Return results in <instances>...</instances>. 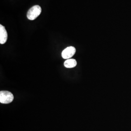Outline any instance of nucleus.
<instances>
[{"mask_svg": "<svg viewBox=\"0 0 131 131\" xmlns=\"http://www.w3.org/2000/svg\"><path fill=\"white\" fill-rule=\"evenodd\" d=\"M14 96L11 92L8 91H1L0 103L3 104H8L13 102Z\"/></svg>", "mask_w": 131, "mask_h": 131, "instance_id": "f257e3e1", "label": "nucleus"}, {"mask_svg": "<svg viewBox=\"0 0 131 131\" xmlns=\"http://www.w3.org/2000/svg\"><path fill=\"white\" fill-rule=\"evenodd\" d=\"M41 13V8L39 5H35L28 10L27 17L30 20H34L37 18Z\"/></svg>", "mask_w": 131, "mask_h": 131, "instance_id": "f03ea898", "label": "nucleus"}, {"mask_svg": "<svg viewBox=\"0 0 131 131\" xmlns=\"http://www.w3.org/2000/svg\"><path fill=\"white\" fill-rule=\"evenodd\" d=\"M76 52V49L73 46L66 48L64 49L63 52H62L61 56L63 58L65 59H69L71 58L74 55Z\"/></svg>", "mask_w": 131, "mask_h": 131, "instance_id": "7ed1b4c3", "label": "nucleus"}, {"mask_svg": "<svg viewBox=\"0 0 131 131\" xmlns=\"http://www.w3.org/2000/svg\"><path fill=\"white\" fill-rule=\"evenodd\" d=\"M7 33L5 27L2 25H0V43L4 44L7 41Z\"/></svg>", "mask_w": 131, "mask_h": 131, "instance_id": "20e7f679", "label": "nucleus"}, {"mask_svg": "<svg viewBox=\"0 0 131 131\" xmlns=\"http://www.w3.org/2000/svg\"><path fill=\"white\" fill-rule=\"evenodd\" d=\"M64 65L67 68H73L77 65V61L74 59H69L65 61Z\"/></svg>", "mask_w": 131, "mask_h": 131, "instance_id": "39448f33", "label": "nucleus"}]
</instances>
